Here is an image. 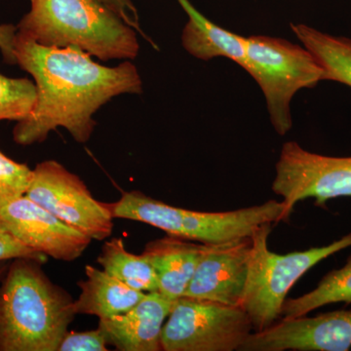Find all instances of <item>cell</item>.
Wrapping results in <instances>:
<instances>
[{
    "label": "cell",
    "instance_id": "13",
    "mask_svg": "<svg viewBox=\"0 0 351 351\" xmlns=\"http://www.w3.org/2000/svg\"><path fill=\"white\" fill-rule=\"evenodd\" d=\"M174 301L159 292L147 293L142 301L125 313L101 318L98 327L106 335L108 343L119 350H162L164 323Z\"/></svg>",
    "mask_w": 351,
    "mask_h": 351
},
{
    "label": "cell",
    "instance_id": "26",
    "mask_svg": "<svg viewBox=\"0 0 351 351\" xmlns=\"http://www.w3.org/2000/svg\"><path fill=\"white\" fill-rule=\"evenodd\" d=\"M9 265L8 263H0V281L2 280V278H3L4 276H5L7 269H8Z\"/></svg>",
    "mask_w": 351,
    "mask_h": 351
},
{
    "label": "cell",
    "instance_id": "9",
    "mask_svg": "<svg viewBox=\"0 0 351 351\" xmlns=\"http://www.w3.org/2000/svg\"><path fill=\"white\" fill-rule=\"evenodd\" d=\"M25 195L92 240L112 235L114 218L108 204L95 199L85 182L56 160L36 166Z\"/></svg>",
    "mask_w": 351,
    "mask_h": 351
},
{
    "label": "cell",
    "instance_id": "25",
    "mask_svg": "<svg viewBox=\"0 0 351 351\" xmlns=\"http://www.w3.org/2000/svg\"><path fill=\"white\" fill-rule=\"evenodd\" d=\"M112 9L122 20L137 32H143L140 27V19L137 8L132 0H101Z\"/></svg>",
    "mask_w": 351,
    "mask_h": 351
},
{
    "label": "cell",
    "instance_id": "19",
    "mask_svg": "<svg viewBox=\"0 0 351 351\" xmlns=\"http://www.w3.org/2000/svg\"><path fill=\"white\" fill-rule=\"evenodd\" d=\"M337 302H351V255L341 269L326 274L313 291L295 299H286L281 316L285 319L300 317Z\"/></svg>",
    "mask_w": 351,
    "mask_h": 351
},
{
    "label": "cell",
    "instance_id": "14",
    "mask_svg": "<svg viewBox=\"0 0 351 351\" xmlns=\"http://www.w3.org/2000/svg\"><path fill=\"white\" fill-rule=\"evenodd\" d=\"M202 243L168 235L145 246L144 256L156 272L158 292L168 299L184 295L199 261Z\"/></svg>",
    "mask_w": 351,
    "mask_h": 351
},
{
    "label": "cell",
    "instance_id": "23",
    "mask_svg": "<svg viewBox=\"0 0 351 351\" xmlns=\"http://www.w3.org/2000/svg\"><path fill=\"white\" fill-rule=\"evenodd\" d=\"M16 258H29L38 263L47 260V256L25 246L0 221V263Z\"/></svg>",
    "mask_w": 351,
    "mask_h": 351
},
{
    "label": "cell",
    "instance_id": "10",
    "mask_svg": "<svg viewBox=\"0 0 351 351\" xmlns=\"http://www.w3.org/2000/svg\"><path fill=\"white\" fill-rule=\"evenodd\" d=\"M351 309L289 318L251 332L239 351H348Z\"/></svg>",
    "mask_w": 351,
    "mask_h": 351
},
{
    "label": "cell",
    "instance_id": "1",
    "mask_svg": "<svg viewBox=\"0 0 351 351\" xmlns=\"http://www.w3.org/2000/svg\"><path fill=\"white\" fill-rule=\"evenodd\" d=\"M15 53L17 64L34 77L36 87V105L13 130L18 145L43 143L58 127L85 144L99 108L119 95L143 91L142 78L131 61L103 66L84 51L43 45L19 32Z\"/></svg>",
    "mask_w": 351,
    "mask_h": 351
},
{
    "label": "cell",
    "instance_id": "4",
    "mask_svg": "<svg viewBox=\"0 0 351 351\" xmlns=\"http://www.w3.org/2000/svg\"><path fill=\"white\" fill-rule=\"evenodd\" d=\"M113 218L141 221L168 235L219 244L253 237L265 223L288 221L283 201L269 200L256 206L228 212H198L166 204L138 191H125L108 204Z\"/></svg>",
    "mask_w": 351,
    "mask_h": 351
},
{
    "label": "cell",
    "instance_id": "24",
    "mask_svg": "<svg viewBox=\"0 0 351 351\" xmlns=\"http://www.w3.org/2000/svg\"><path fill=\"white\" fill-rule=\"evenodd\" d=\"M17 32V25H0V51H1L4 62L8 64H17L15 53V40Z\"/></svg>",
    "mask_w": 351,
    "mask_h": 351
},
{
    "label": "cell",
    "instance_id": "17",
    "mask_svg": "<svg viewBox=\"0 0 351 351\" xmlns=\"http://www.w3.org/2000/svg\"><path fill=\"white\" fill-rule=\"evenodd\" d=\"M291 29L322 66L323 82L351 87V38L332 36L304 24H291Z\"/></svg>",
    "mask_w": 351,
    "mask_h": 351
},
{
    "label": "cell",
    "instance_id": "27",
    "mask_svg": "<svg viewBox=\"0 0 351 351\" xmlns=\"http://www.w3.org/2000/svg\"><path fill=\"white\" fill-rule=\"evenodd\" d=\"M31 1H32V0H31Z\"/></svg>",
    "mask_w": 351,
    "mask_h": 351
},
{
    "label": "cell",
    "instance_id": "15",
    "mask_svg": "<svg viewBox=\"0 0 351 351\" xmlns=\"http://www.w3.org/2000/svg\"><path fill=\"white\" fill-rule=\"evenodd\" d=\"M177 1L189 16L182 34V44L186 52L202 61L226 58L243 68L246 38L214 24L189 0Z\"/></svg>",
    "mask_w": 351,
    "mask_h": 351
},
{
    "label": "cell",
    "instance_id": "22",
    "mask_svg": "<svg viewBox=\"0 0 351 351\" xmlns=\"http://www.w3.org/2000/svg\"><path fill=\"white\" fill-rule=\"evenodd\" d=\"M108 339L100 328L86 332H66L58 351H108Z\"/></svg>",
    "mask_w": 351,
    "mask_h": 351
},
{
    "label": "cell",
    "instance_id": "21",
    "mask_svg": "<svg viewBox=\"0 0 351 351\" xmlns=\"http://www.w3.org/2000/svg\"><path fill=\"white\" fill-rule=\"evenodd\" d=\"M32 178L34 170L29 166L16 162L0 152V209L27 195Z\"/></svg>",
    "mask_w": 351,
    "mask_h": 351
},
{
    "label": "cell",
    "instance_id": "18",
    "mask_svg": "<svg viewBox=\"0 0 351 351\" xmlns=\"http://www.w3.org/2000/svg\"><path fill=\"white\" fill-rule=\"evenodd\" d=\"M98 263L106 272L131 288L145 293L158 292L156 272L151 263L144 256L127 250L120 237L104 244Z\"/></svg>",
    "mask_w": 351,
    "mask_h": 351
},
{
    "label": "cell",
    "instance_id": "7",
    "mask_svg": "<svg viewBox=\"0 0 351 351\" xmlns=\"http://www.w3.org/2000/svg\"><path fill=\"white\" fill-rule=\"evenodd\" d=\"M253 330L241 306L181 297L164 323L161 346L164 351H239Z\"/></svg>",
    "mask_w": 351,
    "mask_h": 351
},
{
    "label": "cell",
    "instance_id": "6",
    "mask_svg": "<svg viewBox=\"0 0 351 351\" xmlns=\"http://www.w3.org/2000/svg\"><path fill=\"white\" fill-rule=\"evenodd\" d=\"M265 96L270 122L276 133L292 129L291 103L300 90L323 82L322 66L304 45L267 36L246 38L243 68Z\"/></svg>",
    "mask_w": 351,
    "mask_h": 351
},
{
    "label": "cell",
    "instance_id": "11",
    "mask_svg": "<svg viewBox=\"0 0 351 351\" xmlns=\"http://www.w3.org/2000/svg\"><path fill=\"white\" fill-rule=\"evenodd\" d=\"M0 221L25 246L63 262L80 258L92 241L27 195L1 208Z\"/></svg>",
    "mask_w": 351,
    "mask_h": 351
},
{
    "label": "cell",
    "instance_id": "3",
    "mask_svg": "<svg viewBox=\"0 0 351 351\" xmlns=\"http://www.w3.org/2000/svg\"><path fill=\"white\" fill-rule=\"evenodd\" d=\"M18 32L39 44L75 47L101 61H131L140 50L136 29L101 0H32Z\"/></svg>",
    "mask_w": 351,
    "mask_h": 351
},
{
    "label": "cell",
    "instance_id": "8",
    "mask_svg": "<svg viewBox=\"0 0 351 351\" xmlns=\"http://www.w3.org/2000/svg\"><path fill=\"white\" fill-rule=\"evenodd\" d=\"M272 191L282 197L290 218L300 201L313 198L317 206L329 200L351 196V156H322L285 143L276 165Z\"/></svg>",
    "mask_w": 351,
    "mask_h": 351
},
{
    "label": "cell",
    "instance_id": "16",
    "mask_svg": "<svg viewBox=\"0 0 351 351\" xmlns=\"http://www.w3.org/2000/svg\"><path fill=\"white\" fill-rule=\"evenodd\" d=\"M85 274L86 280L78 283L82 292L75 301L76 314L94 315L99 319L112 317L129 311L147 295L92 265H86Z\"/></svg>",
    "mask_w": 351,
    "mask_h": 351
},
{
    "label": "cell",
    "instance_id": "2",
    "mask_svg": "<svg viewBox=\"0 0 351 351\" xmlns=\"http://www.w3.org/2000/svg\"><path fill=\"white\" fill-rule=\"evenodd\" d=\"M29 258L9 265L0 286V351H58L75 301Z\"/></svg>",
    "mask_w": 351,
    "mask_h": 351
},
{
    "label": "cell",
    "instance_id": "12",
    "mask_svg": "<svg viewBox=\"0 0 351 351\" xmlns=\"http://www.w3.org/2000/svg\"><path fill=\"white\" fill-rule=\"evenodd\" d=\"M252 248V237L202 244L195 274L182 297L241 306Z\"/></svg>",
    "mask_w": 351,
    "mask_h": 351
},
{
    "label": "cell",
    "instance_id": "5",
    "mask_svg": "<svg viewBox=\"0 0 351 351\" xmlns=\"http://www.w3.org/2000/svg\"><path fill=\"white\" fill-rule=\"evenodd\" d=\"M272 223H265L252 237L253 248L241 307L255 332L267 329L281 317L289 291L301 277L325 258L351 247V233L326 246L279 255L269 249Z\"/></svg>",
    "mask_w": 351,
    "mask_h": 351
},
{
    "label": "cell",
    "instance_id": "20",
    "mask_svg": "<svg viewBox=\"0 0 351 351\" xmlns=\"http://www.w3.org/2000/svg\"><path fill=\"white\" fill-rule=\"evenodd\" d=\"M36 87L27 78H10L0 73V121H21L36 105Z\"/></svg>",
    "mask_w": 351,
    "mask_h": 351
}]
</instances>
